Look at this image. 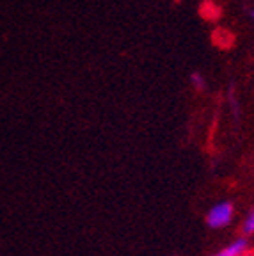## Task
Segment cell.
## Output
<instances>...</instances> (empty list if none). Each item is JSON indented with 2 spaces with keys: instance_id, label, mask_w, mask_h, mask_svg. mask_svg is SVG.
<instances>
[{
  "instance_id": "obj_1",
  "label": "cell",
  "mask_w": 254,
  "mask_h": 256,
  "mask_svg": "<svg viewBox=\"0 0 254 256\" xmlns=\"http://www.w3.org/2000/svg\"><path fill=\"white\" fill-rule=\"evenodd\" d=\"M234 219V203L231 200L218 201L210 208L204 216V222L210 230H224L228 228Z\"/></svg>"
},
{
  "instance_id": "obj_2",
  "label": "cell",
  "mask_w": 254,
  "mask_h": 256,
  "mask_svg": "<svg viewBox=\"0 0 254 256\" xmlns=\"http://www.w3.org/2000/svg\"><path fill=\"white\" fill-rule=\"evenodd\" d=\"M247 249H249V240L244 235V236H238V238H234L233 242L224 246L220 251H217L212 256H244L247 252Z\"/></svg>"
},
{
  "instance_id": "obj_3",
  "label": "cell",
  "mask_w": 254,
  "mask_h": 256,
  "mask_svg": "<svg viewBox=\"0 0 254 256\" xmlns=\"http://www.w3.org/2000/svg\"><path fill=\"white\" fill-rule=\"evenodd\" d=\"M242 232H244V235H246V236L254 235V208L250 210L249 214H247L246 219H244V222H242Z\"/></svg>"
},
{
  "instance_id": "obj_4",
  "label": "cell",
  "mask_w": 254,
  "mask_h": 256,
  "mask_svg": "<svg viewBox=\"0 0 254 256\" xmlns=\"http://www.w3.org/2000/svg\"><path fill=\"white\" fill-rule=\"evenodd\" d=\"M190 84L194 86V89L202 91V89H204V86H206V82H204L202 75H199V73H192V75H190Z\"/></svg>"
},
{
  "instance_id": "obj_5",
  "label": "cell",
  "mask_w": 254,
  "mask_h": 256,
  "mask_svg": "<svg viewBox=\"0 0 254 256\" xmlns=\"http://www.w3.org/2000/svg\"><path fill=\"white\" fill-rule=\"evenodd\" d=\"M250 18H252V20H254V9H252V11H250Z\"/></svg>"
}]
</instances>
